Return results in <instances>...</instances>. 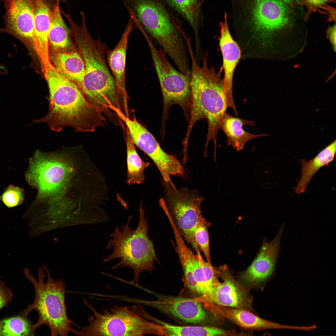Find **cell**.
<instances>
[{"instance_id":"6da1fadb","label":"cell","mask_w":336,"mask_h":336,"mask_svg":"<svg viewBox=\"0 0 336 336\" xmlns=\"http://www.w3.org/2000/svg\"><path fill=\"white\" fill-rule=\"evenodd\" d=\"M232 1L235 40L244 58L274 59L287 41L306 39V12L297 0Z\"/></svg>"},{"instance_id":"7a4b0ae2","label":"cell","mask_w":336,"mask_h":336,"mask_svg":"<svg viewBox=\"0 0 336 336\" xmlns=\"http://www.w3.org/2000/svg\"><path fill=\"white\" fill-rule=\"evenodd\" d=\"M42 68L49 91V111L27 126L44 123L57 132L67 126L76 132H93L104 125L103 113L88 102L76 84L61 74L50 62Z\"/></svg>"},{"instance_id":"3957f363","label":"cell","mask_w":336,"mask_h":336,"mask_svg":"<svg viewBox=\"0 0 336 336\" xmlns=\"http://www.w3.org/2000/svg\"><path fill=\"white\" fill-rule=\"evenodd\" d=\"M68 22L70 33L84 62V73L80 90L85 98L102 113L110 110L122 112L125 104L106 63L107 46L99 39L94 40L91 38L85 16H82L80 26L72 19Z\"/></svg>"},{"instance_id":"277c9868","label":"cell","mask_w":336,"mask_h":336,"mask_svg":"<svg viewBox=\"0 0 336 336\" xmlns=\"http://www.w3.org/2000/svg\"><path fill=\"white\" fill-rule=\"evenodd\" d=\"M192 63L190 83L191 92L190 117L184 139L188 141L191 129L198 120L206 119L208 131L205 148L211 140L216 145V137L222 118L228 107L224 80L220 71L208 65V53L202 59V66L198 64L193 51H189Z\"/></svg>"},{"instance_id":"5b68a950","label":"cell","mask_w":336,"mask_h":336,"mask_svg":"<svg viewBox=\"0 0 336 336\" xmlns=\"http://www.w3.org/2000/svg\"><path fill=\"white\" fill-rule=\"evenodd\" d=\"M121 0L176 65L187 61L182 22L163 0Z\"/></svg>"},{"instance_id":"8992f818","label":"cell","mask_w":336,"mask_h":336,"mask_svg":"<svg viewBox=\"0 0 336 336\" xmlns=\"http://www.w3.org/2000/svg\"><path fill=\"white\" fill-rule=\"evenodd\" d=\"M138 210L139 217L137 227L133 230L130 226L132 215L128 217L125 225H122V231L119 226H116L110 235L112 238L105 247L107 250L113 247L112 252L103 260L106 263L120 259V262L111 268L115 269L121 266L132 269L134 275L132 282H136L141 273L145 271L151 273L155 269L154 261L158 262L153 241L148 235L147 217H145V208H142L141 203Z\"/></svg>"},{"instance_id":"52a82bcc","label":"cell","mask_w":336,"mask_h":336,"mask_svg":"<svg viewBox=\"0 0 336 336\" xmlns=\"http://www.w3.org/2000/svg\"><path fill=\"white\" fill-rule=\"evenodd\" d=\"M44 267L47 275L43 268H40L38 280L30 274L28 269L24 270L25 277L34 286L35 297L33 302L28 306L22 314L27 317L31 311L35 310L39 318L33 324L34 329L44 324L50 328L51 336H67L73 329L71 324H75L67 315L65 284L62 279L54 281L46 266Z\"/></svg>"},{"instance_id":"ba28073f","label":"cell","mask_w":336,"mask_h":336,"mask_svg":"<svg viewBox=\"0 0 336 336\" xmlns=\"http://www.w3.org/2000/svg\"><path fill=\"white\" fill-rule=\"evenodd\" d=\"M84 304L92 311L88 318L89 324L73 330L77 336H142L158 335L156 323L147 320L134 310L126 306H114L99 313L85 300Z\"/></svg>"},{"instance_id":"9c48e42d","label":"cell","mask_w":336,"mask_h":336,"mask_svg":"<svg viewBox=\"0 0 336 336\" xmlns=\"http://www.w3.org/2000/svg\"><path fill=\"white\" fill-rule=\"evenodd\" d=\"M150 48L155 70L161 88L163 100L162 122H165L168 110L174 104L180 105L186 112L190 109L191 92L190 76L175 69L162 49H157L149 36L144 30L142 32Z\"/></svg>"},{"instance_id":"30bf717a","label":"cell","mask_w":336,"mask_h":336,"mask_svg":"<svg viewBox=\"0 0 336 336\" xmlns=\"http://www.w3.org/2000/svg\"><path fill=\"white\" fill-rule=\"evenodd\" d=\"M164 183L168 211L178 232L197 254L200 250L194 231L202 214L200 206L203 198L186 189L178 190L172 182Z\"/></svg>"},{"instance_id":"8fae6325","label":"cell","mask_w":336,"mask_h":336,"mask_svg":"<svg viewBox=\"0 0 336 336\" xmlns=\"http://www.w3.org/2000/svg\"><path fill=\"white\" fill-rule=\"evenodd\" d=\"M115 114L125 124L134 145L156 164L164 182H172L170 176L173 175L184 176L183 167L176 157L165 152L153 135L135 117L131 119L119 111Z\"/></svg>"},{"instance_id":"7c38bea8","label":"cell","mask_w":336,"mask_h":336,"mask_svg":"<svg viewBox=\"0 0 336 336\" xmlns=\"http://www.w3.org/2000/svg\"><path fill=\"white\" fill-rule=\"evenodd\" d=\"M284 227L283 223L272 241L264 240L254 260L246 269L239 274L240 283L248 290L263 288L274 274Z\"/></svg>"},{"instance_id":"4fadbf2b","label":"cell","mask_w":336,"mask_h":336,"mask_svg":"<svg viewBox=\"0 0 336 336\" xmlns=\"http://www.w3.org/2000/svg\"><path fill=\"white\" fill-rule=\"evenodd\" d=\"M216 269L218 280L211 292L197 300L204 306L214 304L251 311L252 298L249 291L236 280L226 264Z\"/></svg>"},{"instance_id":"5bb4252c","label":"cell","mask_w":336,"mask_h":336,"mask_svg":"<svg viewBox=\"0 0 336 336\" xmlns=\"http://www.w3.org/2000/svg\"><path fill=\"white\" fill-rule=\"evenodd\" d=\"M5 26L0 31L13 36L34 51V0H3Z\"/></svg>"},{"instance_id":"9a60e30c","label":"cell","mask_w":336,"mask_h":336,"mask_svg":"<svg viewBox=\"0 0 336 336\" xmlns=\"http://www.w3.org/2000/svg\"><path fill=\"white\" fill-rule=\"evenodd\" d=\"M154 294L156 299L146 304L187 323L202 324L208 320L203 305L195 299Z\"/></svg>"},{"instance_id":"2e32d148","label":"cell","mask_w":336,"mask_h":336,"mask_svg":"<svg viewBox=\"0 0 336 336\" xmlns=\"http://www.w3.org/2000/svg\"><path fill=\"white\" fill-rule=\"evenodd\" d=\"M227 16L225 12L224 20L219 24L220 35L219 43L223 58L224 90L227 105L237 115L233 95V80L235 69L241 58V52L239 45L230 33Z\"/></svg>"},{"instance_id":"e0dca14e","label":"cell","mask_w":336,"mask_h":336,"mask_svg":"<svg viewBox=\"0 0 336 336\" xmlns=\"http://www.w3.org/2000/svg\"><path fill=\"white\" fill-rule=\"evenodd\" d=\"M215 314L226 318L244 329L253 330L267 329L298 330L299 326L285 325L261 318L249 310L232 307L210 304L205 307Z\"/></svg>"},{"instance_id":"ac0fdd59","label":"cell","mask_w":336,"mask_h":336,"mask_svg":"<svg viewBox=\"0 0 336 336\" xmlns=\"http://www.w3.org/2000/svg\"><path fill=\"white\" fill-rule=\"evenodd\" d=\"M134 22L129 16L124 30L119 41L112 50L108 49L106 54L107 63L120 95L125 104L128 105V96L126 90L125 68L128 40L132 31L134 28Z\"/></svg>"},{"instance_id":"d6986e66","label":"cell","mask_w":336,"mask_h":336,"mask_svg":"<svg viewBox=\"0 0 336 336\" xmlns=\"http://www.w3.org/2000/svg\"><path fill=\"white\" fill-rule=\"evenodd\" d=\"M34 50L43 67L50 62L48 33L51 9L43 0H34Z\"/></svg>"},{"instance_id":"ffe728a7","label":"cell","mask_w":336,"mask_h":336,"mask_svg":"<svg viewBox=\"0 0 336 336\" xmlns=\"http://www.w3.org/2000/svg\"><path fill=\"white\" fill-rule=\"evenodd\" d=\"M49 58L54 67L80 89L85 68L83 60L79 52L74 49L68 52L62 53L49 49Z\"/></svg>"},{"instance_id":"44dd1931","label":"cell","mask_w":336,"mask_h":336,"mask_svg":"<svg viewBox=\"0 0 336 336\" xmlns=\"http://www.w3.org/2000/svg\"><path fill=\"white\" fill-rule=\"evenodd\" d=\"M255 124L253 121L232 116L226 112L222 118L219 128L226 136L228 145L239 151L243 149L248 141L267 135L265 134H251L245 131L242 128L244 125L253 126Z\"/></svg>"},{"instance_id":"7402d4cb","label":"cell","mask_w":336,"mask_h":336,"mask_svg":"<svg viewBox=\"0 0 336 336\" xmlns=\"http://www.w3.org/2000/svg\"><path fill=\"white\" fill-rule=\"evenodd\" d=\"M56 0L51 9L50 23L48 33L49 47L55 51L67 53L74 49L70 37V30L61 15L59 2Z\"/></svg>"},{"instance_id":"603a6c76","label":"cell","mask_w":336,"mask_h":336,"mask_svg":"<svg viewBox=\"0 0 336 336\" xmlns=\"http://www.w3.org/2000/svg\"><path fill=\"white\" fill-rule=\"evenodd\" d=\"M148 319L157 324L159 335L166 336H238L239 332L211 326H179L149 315Z\"/></svg>"},{"instance_id":"cb8c5ba5","label":"cell","mask_w":336,"mask_h":336,"mask_svg":"<svg viewBox=\"0 0 336 336\" xmlns=\"http://www.w3.org/2000/svg\"><path fill=\"white\" fill-rule=\"evenodd\" d=\"M172 11L192 27L195 45H200L199 30L204 24V17L198 0H163Z\"/></svg>"},{"instance_id":"d4e9b609","label":"cell","mask_w":336,"mask_h":336,"mask_svg":"<svg viewBox=\"0 0 336 336\" xmlns=\"http://www.w3.org/2000/svg\"><path fill=\"white\" fill-rule=\"evenodd\" d=\"M336 143L335 140L310 160L306 161L301 159V176L297 185L294 188L296 193L299 194L305 193L314 175L322 167L328 166L334 160L336 154Z\"/></svg>"},{"instance_id":"484cf974","label":"cell","mask_w":336,"mask_h":336,"mask_svg":"<svg viewBox=\"0 0 336 336\" xmlns=\"http://www.w3.org/2000/svg\"><path fill=\"white\" fill-rule=\"evenodd\" d=\"M125 140L126 145L127 175V183L131 185L141 184L145 179L144 170L149 165L143 161L138 155L127 128L125 129Z\"/></svg>"},{"instance_id":"4316f807","label":"cell","mask_w":336,"mask_h":336,"mask_svg":"<svg viewBox=\"0 0 336 336\" xmlns=\"http://www.w3.org/2000/svg\"><path fill=\"white\" fill-rule=\"evenodd\" d=\"M35 330L23 314L0 320V336H34Z\"/></svg>"},{"instance_id":"83f0119b","label":"cell","mask_w":336,"mask_h":336,"mask_svg":"<svg viewBox=\"0 0 336 336\" xmlns=\"http://www.w3.org/2000/svg\"><path fill=\"white\" fill-rule=\"evenodd\" d=\"M211 224L201 214L199 217L194 231V237L199 250L202 251L207 261L212 264L211 260L209 236L208 228Z\"/></svg>"},{"instance_id":"f1b7e54d","label":"cell","mask_w":336,"mask_h":336,"mask_svg":"<svg viewBox=\"0 0 336 336\" xmlns=\"http://www.w3.org/2000/svg\"><path fill=\"white\" fill-rule=\"evenodd\" d=\"M24 196L23 188L10 184L4 189L0 196V200L8 208H11L22 204Z\"/></svg>"},{"instance_id":"f546056e","label":"cell","mask_w":336,"mask_h":336,"mask_svg":"<svg viewBox=\"0 0 336 336\" xmlns=\"http://www.w3.org/2000/svg\"><path fill=\"white\" fill-rule=\"evenodd\" d=\"M298 3L306 8L305 18L308 21L312 12L319 11L327 4L335 3V0H297Z\"/></svg>"},{"instance_id":"4dcf8cb0","label":"cell","mask_w":336,"mask_h":336,"mask_svg":"<svg viewBox=\"0 0 336 336\" xmlns=\"http://www.w3.org/2000/svg\"><path fill=\"white\" fill-rule=\"evenodd\" d=\"M13 294L5 283L0 281V310L12 301Z\"/></svg>"},{"instance_id":"1f68e13d","label":"cell","mask_w":336,"mask_h":336,"mask_svg":"<svg viewBox=\"0 0 336 336\" xmlns=\"http://www.w3.org/2000/svg\"><path fill=\"white\" fill-rule=\"evenodd\" d=\"M327 37L329 39L333 45L334 50L336 49V24L329 26L326 31Z\"/></svg>"},{"instance_id":"d6a6232c","label":"cell","mask_w":336,"mask_h":336,"mask_svg":"<svg viewBox=\"0 0 336 336\" xmlns=\"http://www.w3.org/2000/svg\"><path fill=\"white\" fill-rule=\"evenodd\" d=\"M7 70L5 68L2 64H0V73L4 74L6 72Z\"/></svg>"},{"instance_id":"836d02e7","label":"cell","mask_w":336,"mask_h":336,"mask_svg":"<svg viewBox=\"0 0 336 336\" xmlns=\"http://www.w3.org/2000/svg\"><path fill=\"white\" fill-rule=\"evenodd\" d=\"M205 0H199V2L200 4L202 5L203 3L204 2Z\"/></svg>"},{"instance_id":"e575fe53","label":"cell","mask_w":336,"mask_h":336,"mask_svg":"<svg viewBox=\"0 0 336 336\" xmlns=\"http://www.w3.org/2000/svg\"></svg>"}]
</instances>
